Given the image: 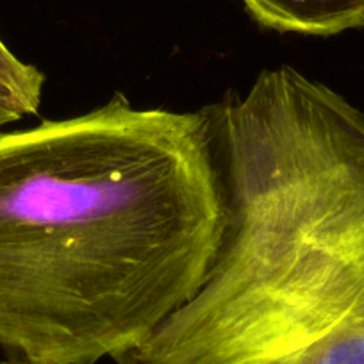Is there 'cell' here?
Wrapping results in <instances>:
<instances>
[{
	"mask_svg": "<svg viewBox=\"0 0 364 364\" xmlns=\"http://www.w3.org/2000/svg\"><path fill=\"white\" fill-rule=\"evenodd\" d=\"M289 364H364V309L341 321Z\"/></svg>",
	"mask_w": 364,
	"mask_h": 364,
	"instance_id": "5",
	"label": "cell"
},
{
	"mask_svg": "<svg viewBox=\"0 0 364 364\" xmlns=\"http://www.w3.org/2000/svg\"><path fill=\"white\" fill-rule=\"evenodd\" d=\"M254 20L279 33L332 36L364 26V0H243Z\"/></svg>",
	"mask_w": 364,
	"mask_h": 364,
	"instance_id": "3",
	"label": "cell"
},
{
	"mask_svg": "<svg viewBox=\"0 0 364 364\" xmlns=\"http://www.w3.org/2000/svg\"><path fill=\"white\" fill-rule=\"evenodd\" d=\"M208 109L134 107L0 132V346L125 360L204 282L225 230Z\"/></svg>",
	"mask_w": 364,
	"mask_h": 364,
	"instance_id": "1",
	"label": "cell"
},
{
	"mask_svg": "<svg viewBox=\"0 0 364 364\" xmlns=\"http://www.w3.org/2000/svg\"><path fill=\"white\" fill-rule=\"evenodd\" d=\"M208 114L222 243L129 364H289L364 309V114L288 65Z\"/></svg>",
	"mask_w": 364,
	"mask_h": 364,
	"instance_id": "2",
	"label": "cell"
},
{
	"mask_svg": "<svg viewBox=\"0 0 364 364\" xmlns=\"http://www.w3.org/2000/svg\"><path fill=\"white\" fill-rule=\"evenodd\" d=\"M0 364H29V363H26V360L15 359V357H13V359H9V360H4V363H0Z\"/></svg>",
	"mask_w": 364,
	"mask_h": 364,
	"instance_id": "6",
	"label": "cell"
},
{
	"mask_svg": "<svg viewBox=\"0 0 364 364\" xmlns=\"http://www.w3.org/2000/svg\"><path fill=\"white\" fill-rule=\"evenodd\" d=\"M43 86V72L20 61L0 40V127L36 114Z\"/></svg>",
	"mask_w": 364,
	"mask_h": 364,
	"instance_id": "4",
	"label": "cell"
}]
</instances>
